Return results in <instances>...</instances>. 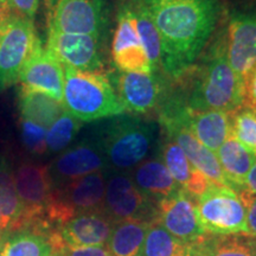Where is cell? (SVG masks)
I'll list each match as a JSON object with an SVG mask.
<instances>
[{"label":"cell","instance_id":"6da1fadb","mask_svg":"<svg viewBox=\"0 0 256 256\" xmlns=\"http://www.w3.org/2000/svg\"><path fill=\"white\" fill-rule=\"evenodd\" d=\"M154 24L162 44V72L179 78L192 68L218 24V0H136Z\"/></svg>","mask_w":256,"mask_h":256},{"label":"cell","instance_id":"7a4b0ae2","mask_svg":"<svg viewBox=\"0 0 256 256\" xmlns=\"http://www.w3.org/2000/svg\"><path fill=\"white\" fill-rule=\"evenodd\" d=\"M191 110H223L234 113L246 104V81L230 66L223 30L206 48L191 86L180 95Z\"/></svg>","mask_w":256,"mask_h":256},{"label":"cell","instance_id":"3957f363","mask_svg":"<svg viewBox=\"0 0 256 256\" xmlns=\"http://www.w3.org/2000/svg\"><path fill=\"white\" fill-rule=\"evenodd\" d=\"M158 127L153 121L136 115L110 118L96 128L107 166L119 171L136 168L154 147Z\"/></svg>","mask_w":256,"mask_h":256},{"label":"cell","instance_id":"277c9868","mask_svg":"<svg viewBox=\"0 0 256 256\" xmlns=\"http://www.w3.org/2000/svg\"><path fill=\"white\" fill-rule=\"evenodd\" d=\"M64 110L81 122L110 119L124 114L126 108L107 75L63 66Z\"/></svg>","mask_w":256,"mask_h":256},{"label":"cell","instance_id":"5b68a950","mask_svg":"<svg viewBox=\"0 0 256 256\" xmlns=\"http://www.w3.org/2000/svg\"><path fill=\"white\" fill-rule=\"evenodd\" d=\"M106 177L104 171L72 179L54 188L46 211V222L57 229L80 214L104 209Z\"/></svg>","mask_w":256,"mask_h":256},{"label":"cell","instance_id":"8992f818","mask_svg":"<svg viewBox=\"0 0 256 256\" xmlns=\"http://www.w3.org/2000/svg\"><path fill=\"white\" fill-rule=\"evenodd\" d=\"M194 202L200 224L208 235L247 234V206L232 188L210 183Z\"/></svg>","mask_w":256,"mask_h":256},{"label":"cell","instance_id":"52a82bcc","mask_svg":"<svg viewBox=\"0 0 256 256\" xmlns=\"http://www.w3.org/2000/svg\"><path fill=\"white\" fill-rule=\"evenodd\" d=\"M48 31L104 37L110 25V0H46Z\"/></svg>","mask_w":256,"mask_h":256},{"label":"cell","instance_id":"ba28073f","mask_svg":"<svg viewBox=\"0 0 256 256\" xmlns=\"http://www.w3.org/2000/svg\"><path fill=\"white\" fill-rule=\"evenodd\" d=\"M40 44L34 20L12 14L0 28V89L18 82L25 64Z\"/></svg>","mask_w":256,"mask_h":256},{"label":"cell","instance_id":"9c48e42d","mask_svg":"<svg viewBox=\"0 0 256 256\" xmlns=\"http://www.w3.org/2000/svg\"><path fill=\"white\" fill-rule=\"evenodd\" d=\"M223 34L230 66L246 81L256 66V2L229 10Z\"/></svg>","mask_w":256,"mask_h":256},{"label":"cell","instance_id":"30bf717a","mask_svg":"<svg viewBox=\"0 0 256 256\" xmlns=\"http://www.w3.org/2000/svg\"><path fill=\"white\" fill-rule=\"evenodd\" d=\"M112 58L120 72H154L140 37L132 0L118 2Z\"/></svg>","mask_w":256,"mask_h":256},{"label":"cell","instance_id":"8fae6325","mask_svg":"<svg viewBox=\"0 0 256 256\" xmlns=\"http://www.w3.org/2000/svg\"><path fill=\"white\" fill-rule=\"evenodd\" d=\"M114 223L124 220L154 222L156 206L144 194L133 179L124 172H115L106 180L104 209Z\"/></svg>","mask_w":256,"mask_h":256},{"label":"cell","instance_id":"7c38bea8","mask_svg":"<svg viewBox=\"0 0 256 256\" xmlns=\"http://www.w3.org/2000/svg\"><path fill=\"white\" fill-rule=\"evenodd\" d=\"M108 78L126 110L148 113L164 101V80L160 72H128L114 70Z\"/></svg>","mask_w":256,"mask_h":256},{"label":"cell","instance_id":"4fadbf2b","mask_svg":"<svg viewBox=\"0 0 256 256\" xmlns=\"http://www.w3.org/2000/svg\"><path fill=\"white\" fill-rule=\"evenodd\" d=\"M101 36L48 31L46 49L63 66L98 72L104 66Z\"/></svg>","mask_w":256,"mask_h":256},{"label":"cell","instance_id":"5bb4252c","mask_svg":"<svg viewBox=\"0 0 256 256\" xmlns=\"http://www.w3.org/2000/svg\"><path fill=\"white\" fill-rule=\"evenodd\" d=\"M156 220L172 236L188 244L208 235L200 224L196 202L182 188L158 202Z\"/></svg>","mask_w":256,"mask_h":256},{"label":"cell","instance_id":"9a60e30c","mask_svg":"<svg viewBox=\"0 0 256 256\" xmlns=\"http://www.w3.org/2000/svg\"><path fill=\"white\" fill-rule=\"evenodd\" d=\"M106 166L107 162L101 144L94 133V136L66 150L49 168L54 185L57 186L92 172L102 171Z\"/></svg>","mask_w":256,"mask_h":256},{"label":"cell","instance_id":"2e32d148","mask_svg":"<svg viewBox=\"0 0 256 256\" xmlns=\"http://www.w3.org/2000/svg\"><path fill=\"white\" fill-rule=\"evenodd\" d=\"M113 226L114 222L104 210L90 211L66 220L56 229V236L62 247H104Z\"/></svg>","mask_w":256,"mask_h":256},{"label":"cell","instance_id":"e0dca14e","mask_svg":"<svg viewBox=\"0 0 256 256\" xmlns=\"http://www.w3.org/2000/svg\"><path fill=\"white\" fill-rule=\"evenodd\" d=\"M159 120L165 134L171 136L182 147L188 162L194 168L206 176L212 183L228 186V182L224 177L215 152L210 151L203 144L198 142L194 134L179 121L166 116H159Z\"/></svg>","mask_w":256,"mask_h":256},{"label":"cell","instance_id":"ac0fdd59","mask_svg":"<svg viewBox=\"0 0 256 256\" xmlns=\"http://www.w3.org/2000/svg\"><path fill=\"white\" fill-rule=\"evenodd\" d=\"M23 87L34 89L62 102L64 72L63 66L46 48H37L22 70L19 80Z\"/></svg>","mask_w":256,"mask_h":256},{"label":"cell","instance_id":"d6986e66","mask_svg":"<svg viewBox=\"0 0 256 256\" xmlns=\"http://www.w3.org/2000/svg\"><path fill=\"white\" fill-rule=\"evenodd\" d=\"M159 156L178 186L186 191L194 200L200 197L212 183L192 166L182 147L168 134L159 142Z\"/></svg>","mask_w":256,"mask_h":256},{"label":"cell","instance_id":"ffe728a7","mask_svg":"<svg viewBox=\"0 0 256 256\" xmlns=\"http://www.w3.org/2000/svg\"><path fill=\"white\" fill-rule=\"evenodd\" d=\"M220 168L228 186L240 194L244 188L246 178L256 160V154L242 145L232 134L216 152Z\"/></svg>","mask_w":256,"mask_h":256},{"label":"cell","instance_id":"44dd1931","mask_svg":"<svg viewBox=\"0 0 256 256\" xmlns=\"http://www.w3.org/2000/svg\"><path fill=\"white\" fill-rule=\"evenodd\" d=\"M132 179L144 194L150 200H156V203L171 196L179 188L159 156L144 160L138 165Z\"/></svg>","mask_w":256,"mask_h":256},{"label":"cell","instance_id":"7402d4cb","mask_svg":"<svg viewBox=\"0 0 256 256\" xmlns=\"http://www.w3.org/2000/svg\"><path fill=\"white\" fill-rule=\"evenodd\" d=\"M24 208L16 188L11 164L0 156V232L19 230L23 226Z\"/></svg>","mask_w":256,"mask_h":256},{"label":"cell","instance_id":"603a6c76","mask_svg":"<svg viewBox=\"0 0 256 256\" xmlns=\"http://www.w3.org/2000/svg\"><path fill=\"white\" fill-rule=\"evenodd\" d=\"M191 256H256V238L247 234L206 235L192 243Z\"/></svg>","mask_w":256,"mask_h":256},{"label":"cell","instance_id":"cb8c5ba5","mask_svg":"<svg viewBox=\"0 0 256 256\" xmlns=\"http://www.w3.org/2000/svg\"><path fill=\"white\" fill-rule=\"evenodd\" d=\"M18 104L20 118L46 128H49L66 112L60 101L23 86L19 90Z\"/></svg>","mask_w":256,"mask_h":256},{"label":"cell","instance_id":"d4e9b609","mask_svg":"<svg viewBox=\"0 0 256 256\" xmlns=\"http://www.w3.org/2000/svg\"><path fill=\"white\" fill-rule=\"evenodd\" d=\"M0 256H54V248L48 234L19 229L2 234Z\"/></svg>","mask_w":256,"mask_h":256},{"label":"cell","instance_id":"484cf974","mask_svg":"<svg viewBox=\"0 0 256 256\" xmlns=\"http://www.w3.org/2000/svg\"><path fill=\"white\" fill-rule=\"evenodd\" d=\"M152 222L124 220L114 223L107 248L113 256H142L146 234Z\"/></svg>","mask_w":256,"mask_h":256},{"label":"cell","instance_id":"4316f807","mask_svg":"<svg viewBox=\"0 0 256 256\" xmlns=\"http://www.w3.org/2000/svg\"><path fill=\"white\" fill-rule=\"evenodd\" d=\"M142 256H191V244L172 236L154 220L147 230Z\"/></svg>","mask_w":256,"mask_h":256},{"label":"cell","instance_id":"83f0119b","mask_svg":"<svg viewBox=\"0 0 256 256\" xmlns=\"http://www.w3.org/2000/svg\"><path fill=\"white\" fill-rule=\"evenodd\" d=\"M132 2L134 5V10H136L138 28H139L140 37H142L144 48H145L150 62L152 64L154 72H162V44H160V38L158 32H156V28L145 10L138 4L136 0H132Z\"/></svg>","mask_w":256,"mask_h":256},{"label":"cell","instance_id":"f1b7e54d","mask_svg":"<svg viewBox=\"0 0 256 256\" xmlns=\"http://www.w3.org/2000/svg\"><path fill=\"white\" fill-rule=\"evenodd\" d=\"M81 127V121L68 112H64L46 130V152L58 153L64 151L75 139Z\"/></svg>","mask_w":256,"mask_h":256},{"label":"cell","instance_id":"f546056e","mask_svg":"<svg viewBox=\"0 0 256 256\" xmlns=\"http://www.w3.org/2000/svg\"><path fill=\"white\" fill-rule=\"evenodd\" d=\"M232 136L256 154V110L246 106L234 112Z\"/></svg>","mask_w":256,"mask_h":256},{"label":"cell","instance_id":"4dcf8cb0","mask_svg":"<svg viewBox=\"0 0 256 256\" xmlns=\"http://www.w3.org/2000/svg\"><path fill=\"white\" fill-rule=\"evenodd\" d=\"M20 136L26 150L32 154L46 152V128L20 118Z\"/></svg>","mask_w":256,"mask_h":256},{"label":"cell","instance_id":"1f68e13d","mask_svg":"<svg viewBox=\"0 0 256 256\" xmlns=\"http://www.w3.org/2000/svg\"><path fill=\"white\" fill-rule=\"evenodd\" d=\"M6 2H8L14 16L34 20L40 8V0H6Z\"/></svg>","mask_w":256,"mask_h":256},{"label":"cell","instance_id":"d6a6232c","mask_svg":"<svg viewBox=\"0 0 256 256\" xmlns=\"http://www.w3.org/2000/svg\"><path fill=\"white\" fill-rule=\"evenodd\" d=\"M54 256H113L107 247H68L63 246Z\"/></svg>","mask_w":256,"mask_h":256},{"label":"cell","instance_id":"836d02e7","mask_svg":"<svg viewBox=\"0 0 256 256\" xmlns=\"http://www.w3.org/2000/svg\"><path fill=\"white\" fill-rule=\"evenodd\" d=\"M246 104L256 110V66L246 78Z\"/></svg>","mask_w":256,"mask_h":256},{"label":"cell","instance_id":"e575fe53","mask_svg":"<svg viewBox=\"0 0 256 256\" xmlns=\"http://www.w3.org/2000/svg\"><path fill=\"white\" fill-rule=\"evenodd\" d=\"M244 203L247 206V235L256 238V194Z\"/></svg>","mask_w":256,"mask_h":256},{"label":"cell","instance_id":"d590c367","mask_svg":"<svg viewBox=\"0 0 256 256\" xmlns=\"http://www.w3.org/2000/svg\"><path fill=\"white\" fill-rule=\"evenodd\" d=\"M255 194H256V160L254 165L252 166L247 178H246L244 188H243V191L240 194V196H241L243 202H246L249 197L255 196Z\"/></svg>","mask_w":256,"mask_h":256},{"label":"cell","instance_id":"8d00e7d4","mask_svg":"<svg viewBox=\"0 0 256 256\" xmlns=\"http://www.w3.org/2000/svg\"><path fill=\"white\" fill-rule=\"evenodd\" d=\"M12 10L6 0H0V28L12 17Z\"/></svg>","mask_w":256,"mask_h":256},{"label":"cell","instance_id":"74e56055","mask_svg":"<svg viewBox=\"0 0 256 256\" xmlns=\"http://www.w3.org/2000/svg\"><path fill=\"white\" fill-rule=\"evenodd\" d=\"M2 232H0V238H2Z\"/></svg>","mask_w":256,"mask_h":256}]
</instances>
